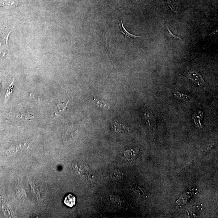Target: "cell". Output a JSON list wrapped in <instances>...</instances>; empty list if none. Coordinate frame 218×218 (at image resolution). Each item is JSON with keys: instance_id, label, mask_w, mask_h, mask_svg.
Instances as JSON below:
<instances>
[{"instance_id": "obj_7", "label": "cell", "mask_w": 218, "mask_h": 218, "mask_svg": "<svg viewBox=\"0 0 218 218\" xmlns=\"http://www.w3.org/2000/svg\"><path fill=\"white\" fill-rule=\"evenodd\" d=\"M92 102L100 107H103V108H110V105L108 104L107 102H105L104 101L101 100L96 98H95L94 97H93V99H92Z\"/></svg>"}, {"instance_id": "obj_8", "label": "cell", "mask_w": 218, "mask_h": 218, "mask_svg": "<svg viewBox=\"0 0 218 218\" xmlns=\"http://www.w3.org/2000/svg\"><path fill=\"white\" fill-rule=\"evenodd\" d=\"M203 112H201V111H199V112L194 114L193 116L197 119L193 118V119H194V122H195V124L200 128H201L202 127L201 124L200 122V119H202L203 118Z\"/></svg>"}, {"instance_id": "obj_15", "label": "cell", "mask_w": 218, "mask_h": 218, "mask_svg": "<svg viewBox=\"0 0 218 218\" xmlns=\"http://www.w3.org/2000/svg\"><path fill=\"white\" fill-rule=\"evenodd\" d=\"M131 1L135 4L137 5L140 3V0H131Z\"/></svg>"}, {"instance_id": "obj_1", "label": "cell", "mask_w": 218, "mask_h": 218, "mask_svg": "<svg viewBox=\"0 0 218 218\" xmlns=\"http://www.w3.org/2000/svg\"><path fill=\"white\" fill-rule=\"evenodd\" d=\"M143 116L145 119L146 123L151 132L155 130L156 124V119L155 115L152 113L146 106L142 108Z\"/></svg>"}, {"instance_id": "obj_11", "label": "cell", "mask_w": 218, "mask_h": 218, "mask_svg": "<svg viewBox=\"0 0 218 218\" xmlns=\"http://www.w3.org/2000/svg\"><path fill=\"white\" fill-rule=\"evenodd\" d=\"M174 97L176 98L179 100H181L182 101H187L189 100V97H188V96L186 95V94L178 92H176L174 93Z\"/></svg>"}, {"instance_id": "obj_5", "label": "cell", "mask_w": 218, "mask_h": 218, "mask_svg": "<svg viewBox=\"0 0 218 218\" xmlns=\"http://www.w3.org/2000/svg\"><path fill=\"white\" fill-rule=\"evenodd\" d=\"M76 197L72 194H68L64 200V204L68 207L72 208L76 204Z\"/></svg>"}, {"instance_id": "obj_2", "label": "cell", "mask_w": 218, "mask_h": 218, "mask_svg": "<svg viewBox=\"0 0 218 218\" xmlns=\"http://www.w3.org/2000/svg\"><path fill=\"white\" fill-rule=\"evenodd\" d=\"M111 129L115 132H130V128L124 125L121 124L117 122L114 121L111 123Z\"/></svg>"}, {"instance_id": "obj_16", "label": "cell", "mask_w": 218, "mask_h": 218, "mask_svg": "<svg viewBox=\"0 0 218 218\" xmlns=\"http://www.w3.org/2000/svg\"><path fill=\"white\" fill-rule=\"evenodd\" d=\"M0 89H1V83H0Z\"/></svg>"}, {"instance_id": "obj_13", "label": "cell", "mask_w": 218, "mask_h": 218, "mask_svg": "<svg viewBox=\"0 0 218 218\" xmlns=\"http://www.w3.org/2000/svg\"><path fill=\"white\" fill-rule=\"evenodd\" d=\"M30 98L31 100H32L34 102H38L40 100L39 97H37V96L31 94H30Z\"/></svg>"}, {"instance_id": "obj_10", "label": "cell", "mask_w": 218, "mask_h": 218, "mask_svg": "<svg viewBox=\"0 0 218 218\" xmlns=\"http://www.w3.org/2000/svg\"><path fill=\"white\" fill-rule=\"evenodd\" d=\"M69 102V100L66 103H65L64 102H61L59 101V103L57 104V108L58 110V113L59 114L62 113L65 110H66Z\"/></svg>"}, {"instance_id": "obj_9", "label": "cell", "mask_w": 218, "mask_h": 218, "mask_svg": "<svg viewBox=\"0 0 218 218\" xmlns=\"http://www.w3.org/2000/svg\"><path fill=\"white\" fill-rule=\"evenodd\" d=\"M14 82V80H13L11 84H10V85H9L8 87L7 88V91H6V94H5V103H6V102L8 101L9 99H10V96H11L13 90V88H14V85H13Z\"/></svg>"}, {"instance_id": "obj_6", "label": "cell", "mask_w": 218, "mask_h": 218, "mask_svg": "<svg viewBox=\"0 0 218 218\" xmlns=\"http://www.w3.org/2000/svg\"><path fill=\"white\" fill-rule=\"evenodd\" d=\"M119 31L125 35V38L127 37L131 39V38L140 37V36H135V35H132V34L128 32V31L126 29V28H125L124 25H123V21H122L121 19V23H119Z\"/></svg>"}, {"instance_id": "obj_4", "label": "cell", "mask_w": 218, "mask_h": 218, "mask_svg": "<svg viewBox=\"0 0 218 218\" xmlns=\"http://www.w3.org/2000/svg\"><path fill=\"white\" fill-rule=\"evenodd\" d=\"M111 34L109 31H106L103 34V36L102 37L101 40L103 44L106 47L107 49L110 52V42H111Z\"/></svg>"}, {"instance_id": "obj_14", "label": "cell", "mask_w": 218, "mask_h": 218, "mask_svg": "<svg viewBox=\"0 0 218 218\" xmlns=\"http://www.w3.org/2000/svg\"><path fill=\"white\" fill-rule=\"evenodd\" d=\"M214 147V144H212V145H210L206 146L205 148H204V150L203 151V152H207V151L211 149V148H212Z\"/></svg>"}, {"instance_id": "obj_3", "label": "cell", "mask_w": 218, "mask_h": 218, "mask_svg": "<svg viewBox=\"0 0 218 218\" xmlns=\"http://www.w3.org/2000/svg\"><path fill=\"white\" fill-rule=\"evenodd\" d=\"M188 78L198 86H203L204 85V80L199 73L196 72H193L189 73Z\"/></svg>"}, {"instance_id": "obj_12", "label": "cell", "mask_w": 218, "mask_h": 218, "mask_svg": "<svg viewBox=\"0 0 218 218\" xmlns=\"http://www.w3.org/2000/svg\"><path fill=\"white\" fill-rule=\"evenodd\" d=\"M167 31H166V35L168 37V39L169 40H173V39H179V40H182L179 37L176 36V35H174V34L169 29V27H167Z\"/></svg>"}]
</instances>
